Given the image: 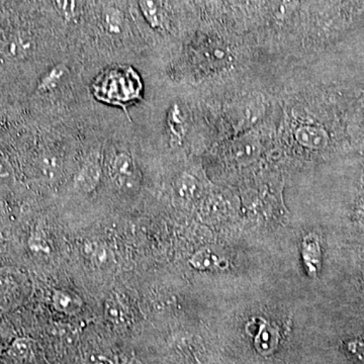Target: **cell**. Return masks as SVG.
<instances>
[{"instance_id":"obj_15","label":"cell","mask_w":364,"mask_h":364,"mask_svg":"<svg viewBox=\"0 0 364 364\" xmlns=\"http://www.w3.org/2000/svg\"><path fill=\"white\" fill-rule=\"evenodd\" d=\"M168 124L172 135L177 139L183 138L184 133H186V131H184L183 119H182L181 112L179 111L177 105H174L169 112Z\"/></svg>"},{"instance_id":"obj_13","label":"cell","mask_w":364,"mask_h":364,"mask_svg":"<svg viewBox=\"0 0 364 364\" xmlns=\"http://www.w3.org/2000/svg\"><path fill=\"white\" fill-rule=\"evenodd\" d=\"M85 253L95 265H104L109 260V250L105 245L98 242H88L85 245Z\"/></svg>"},{"instance_id":"obj_7","label":"cell","mask_w":364,"mask_h":364,"mask_svg":"<svg viewBox=\"0 0 364 364\" xmlns=\"http://www.w3.org/2000/svg\"><path fill=\"white\" fill-rule=\"evenodd\" d=\"M279 341V333L277 327L263 323L255 338V346L263 355H268L277 349Z\"/></svg>"},{"instance_id":"obj_3","label":"cell","mask_w":364,"mask_h":364,"mask_svg":"<svg viewBox=\"0 0 364 364\" xmlns=\"http://www.w3.org/2000/svg\"><path fill=\"white\" fill-rule=\"evenodd\" d=\"M112 178L114 184L123 191H131L136 186V169L133 158L127 153L114 157L112 164Z\"/></svg>"},{"instance_id":"obj_18","label":"cell","mask_w":364,"mask_h":364,"mask_svg":"<svg viewBox=\"0 0 364 364\" xmlns=\"http://www.w3.org/2000/svg\"><path fill=\"white\" fill-rule=\"evenodd\" d=\"M31 352V341L26 338H18L14 340L9 348V353L13 358L16 359H25L28 358Z\"/></svg>"},{"instance_id":"obj_14","label":"cell","mask_w":364,"mask_h":364,"mask_svg":"<svg viewBox=\"0 0 364 364\" xmlns=\"http://www.w3.org/2000/svg\"><path fill=\"white\" fill-rule=\"evenodd\" d=\"M259 150L256 144L244 141V142L237 143L234 146L232 155L238 162H248L255 158Z\"/></svg>"},{"instance_id":"obj_10","label":"cell","mask_w":364,"mask_h":364,"mask_svg":"<svg viewBox=\"0 0 364 364\" xmlns=\"http://www.w3.org/2000/svg\"><path fill=\"white\" fill-rule=\"evenodd\" d=\"M102 23L107 33L119 35L124 30V14L116 7H107L102 14Z\"/></svg>"},{"instance_id":"obj_22","label":"cell","mask_w":364,"mask_h":364,"mask_svg":"<svg viewBox=\"0 0 364 364\" xmlns=\"http://www.w3.org/2000/svg\"><path fill=\"white\" fill-rule=\"evenodd\" d=\"M4 341H6V338H4V330L0 327V349H1L2 345H4Z\"/></svg>"},{"instance_id":"obj_9","label":"cell","mask_w":364,"mask_h":364,"mask_svg":"<svg viewBox=\"0 0 364 364\" xmlns=\"http://www.w3.org/2000/svg\"><path fill=\"white\" fill-rule=\"evenodd\" d=\"M105 314L114 324L124 325L129 322V311L119 299H107L105 301Z\"/></svg>"},{"instance_id":"obj_12","label":"cell","mask_w":364,"mask_h":364,"mask_svg":"<svg viewBox=\"0 0 364 364\" xmlns=\"http://www.w3.org/2000/svg\"><path fill=\"white\" fill-rule=\"evenodd\" d=\"M66 73L67 68L65 65L54 67V68L46 74L44 77L41 79L39 85L37 87L38 91H40V92H48V91L54 90Z\"/></svg>"},{"instance_id":"obj_4","label":"cell","mask_w":364,"mask_h":364,"mask_svg":"<svg viewBox=\"0 0 364 364\" xmlns=\"http://www.w3.org/2000/svg\"><path fill=\"white\" fill-rule=\"evenodd\" d=\"M189 263L200 270L225 269L229 265L223 251L213 246L200 249L191 257Z\"/></svg>"},{"instance_id":"obj_8","label":"cell","mask_w":364,"mask_h":364,"mask_svg":"<svg viewBox=\"0 0 364 364\" xmlns=\"http://www.w3.org/2000/svg\"><path fill=\"white\" fill-rule=\"evenodd\" d=\"M53 305L60 313L75 315L82 306V301L77 296L63 291H56L53 296Z\"/></svg>"},{"instance_id":"obj_16","label":"cell","mask_w":364,"mask_h":364,"mask_svg":"<svg viewBox=\"0 0 364 364\" xmlns=\"http://www.w3.org/2000/svg\"><path fill=\"white\" fill-rule=\"evenodd\" d=\"M177 193L183 198H191L196 195V182L193 176L184 174L176 184Z\"/></svg>"},{"instance_id":"obj_11","label":"cell","mask_w":364,"mask_h":364,"mask_svg":"<svg viewBox=\"0 0 364 364\" xmlns=\"http://www.w3.org/2000/svg\"><path fill=\"white\" fill-rule=\"evenodd\" d=\"M144 18L153 28H161L163 18L161 9L155 0H138Z\"/></svg>"},{"instance_id":"obj_5","label":"cell","mask_w":364,"mask_h":364,"mask_svg":"<svg viewBox=\"0 0 364 364\" xmlns=\"http://www.w3.org/2000/svg\"><path fill=\"white\" fill-rule=\"evenodd\" d=\"M294 139L299 145L309 149H323L329 141L327 133L320 127L301 126L294 132Z\"/></svg>"},{"instance_id":"obj_17","label":"cell","mask_w":364,"mask_h":364,"mask_svg":"<svg viewBox=\"0 0 364 364\" xmlns=\"http://www.w3.org/2000/svg\"><path fill=\"white\" fill-rule=\"evenodd\" d=\"M54 6L64 20L69 21L75 18L76 11H77L76 0H54Z\"/></svg>"},{"instance_id":"obj_2","label":"cell","mask_w":364,"mask_h":364,"mask_svg":"<svg viewBox=\"0 0 364 364\" xmlns=\"http://www.w3.org/2000/svg\"><path fill=\"white\" fill-rule=\"evenodd\" d=\"M35 51V41L25 32H14L4 36L0 42V57L11 63L30 59Z\"/></svg>"},{"instance_id":"obj_20","label":"cell","mask_w":364,"mask_h":364,"mask_svg":"<svg viewBox=\"0 0 364 364\" xmlns=\"http://www.w3.org/2000/svg\"><path fill=\"white\" fill-rule=\"evenodd\" d=\"M30 247L35 252L48 253L50 251L47 242L44 239L41 238V237H33V238H31Z\"/></svg>"},{"instance_id":"obj_23","label":"cell","mask_w":364,"mask_h":364,"mask_svg":"<svg viewBox=\"0 0 364 364\" xmlns=\"http://www.w3.org/2000/svg\"><path fill=\"white\" fill-rule=\"evenodd\" d=\"M233 1H242V0H233Z\"/></svg>"},{"instance_id":"obj_19","label":"cell","mask_w":364,"mask_h":364,"mask_svg":"<svg viewBox=\"0 0 364 364\" xmlns=\"http://www.w3.org/2000/svg\"><path fill=\"white\" fill-rule=\"evenodd\" d=\"M303 250L304 258H305L306 265H308L309 268L312 270V258H314V261H315L316 264H317L318 258H320V249H318L317 242H312L310 239L306 238V240L304 242Z\"/></svg>"},{"instance_id":"obj_1","label":"cell","mask_w":364,"mask_h":364,"mask_svg":"<svg viewBox=\"0 0 364 364\" xmlns=\"http://www.w3.org/2000/svg\"><path fill=\"white\" fill-rule=\"evenodd\" d=\"M26 294V279L21 273L0 269V310H11L23 301Z\"/></svg>"},{"instance_id":"obj_6","label":"cell","mask_w":364,"mask_h":364,"mask_svg":"<svg viewBox=\"0 0 364 364\" xmlns=\"http://www.w3.org/2000/svg\"><path fill=\"white\" fill-rule=\"evenodd\" d=\"M102 177V170H100L98 162L87 161L82 165L80 170L74 178V186L78 191L83 193H90L93 189L97 188Z\"/></svg>"},{"instance_id":"obj_21","label":"cell","mask_w":364,"mask_h":364,"mask_svg":"<svg viewBox=\"0 0 364 364\" xmlns=\"http://www.w3.org/2000/svg\"><path fill=\"white\" fill-rule=\"evenodd\" d=\"M87 364H112L109 358L102 354H91L87 358Z\"/></svg>"}]
</instances>
